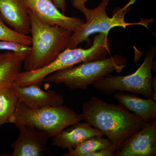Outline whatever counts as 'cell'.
<instances>
[{"label": "cell", "instance_id": "cell-6", "mask_svg": "<svg viewBox=\"0 0 156 156\" xmlns=\"http://www.w3.org/2000/svg\"><path fill=\"white\" fill-rule=\"evenodd\" d=\"M135 1L131 0L124 8L117 9L112 17L108 16L106 11L110 0H101L98 6L94 9H88L85 6L80 11L85 16L86 22L73 33L66 48H77L78 45L83 42H87L88 45L90 46L92 43L90 39L91 36L97 33L108 34L114 27H122L126 29L129 26L136 24L146 26L147 24L141 22L129 23L125 21V14L128 11L129 6Z\"/></svg>", "mask_w": 156, "mask_h": 156}, {"label": "cell", "instance_id": "cell-2", "mask_svg": "<svg viewBox=\"0 0 156 156\" xmlns=\"http://www.w3.org/2000/svg\"><path fill=\"white\" fill-rule=\"evenodd\" d=\"M31 50L23 62L26 71L35 70L50 64L67 48L73 32L59 26L41 22L30 9Z\"/></svg>", "mask_w": 156, "mask_h": 156}, {"label": "cell", "instance_id": "cell-17", "mask_svg": "<svg viewBox=\"0 0 156 156\" xmlns=\"http://www.w3.org/2000/svg\"><path fill=\"white\" fill-rule=\"evenodd\" d=\"M19 100L10 87L0 89V126L10 123Z\"/></svg>", "mask_w": 156, "mask_h": 156}, {"label": "cell", "instance_id": "cell-18", "mask_svg": "<svg viewBox=\"0 0 156 156\" xmlns=\"http://www.w3.org/2000/svg\"><path fill=\"white\" fill-rule=\"evenodd\" d=\"M0 41H13L31 45V37L28 35L19 33L9 28L0 17Z\"/></svg>", "mask_w": 156, "mask_h": 156}, {"label": "cell", "instance_id": "cell-20", "mask_svg": "<svg viewBox=\"0 0 156 156\" xmlns=\"http://www.w3.org/2000/svg\"><path fill=\"white\" fill-rule=\"evenodd\" d=\"M116 150L113 149H104L89 154L88 156H114Z\"/></svg>", "mask_w": 156, "mask_h": 156}, {"label": "cell", "instance_id": "cell-13", "mask_svg": "<svg viewBox=\"0 0 156 156\" xmlns=\"http://www.w3.org/2000/svg\"><path fill=\"white\" fill-rule=\"evenodd\" d=\"M71 126L52 137V145L70 149L76 147L84 140L92 136H104L101 131L87 122H79Z\"/></svg>", "mask_w": 156, "mask_h": 156}, {"label": "cell", "instance_id": "cell-16", "mask_svg": "<svg viewBox=\"0 0 156 156\" xmlns=\"http://www.w3.org/2000/svg\"><path fill=\"white\" fill-rule=\"evenodd\" d=\"M104 149L116 148L107 138L102 136H95L84 140L75 148L68 150L67 152L63 154L65 156H88L89 154Z\"/></svg>", "mask_w": 156, "mask_h": 156}, {"label": "cell", "instance_id": "cell-5", "mask_svg": "<svg viewBox=\"0 0 156 156\" xmlns=\"http://www.w3.org/2000/svg\"><path fill=\"white\" fill-rule=\"evenodd\" d=\"M83 120L82 114H79L66 105L30 108L19 101L10 123L37 128L52 137L67 127Z\"/></svg>", "mask_w": 156, "mask_h": 156}, {"label": "cell", "instance_id": "cell-10", "mask_svg": "<svg viewBox=\"0 0 156 156\" xmlns=\"http://www.w3.org/2000/svg\"><path fill=\"white\" fill-rule=\"evenodd\" d=\"M117 156H156V121L148 123L124 143Z\"/></svg>", "mask_w": 156, "mask_h": 156}, {"label": "cell", "instance_id": "cell-11", "mask_svg": "<svg viewBox=\"0 0 156 156\" xmlns=\"http://www.w3.org/2000/svg\"><path fill=\"white\" fill-rule=\"evenodd\" d=\"M10 88L17 95L19 102L29 107L58 106L64 102L62 95L54 91L43 90L40 84L18 86L14 83Z\"/></svg>", "mask_w": 156, "mask_h": 156}, {"label": "cell", "instance_id": "cell-7", "mask_svg": "<svg viewBox=\"0 0 156 156\" xmlns=\"http://www.w3.org/2000/svg\"><path fill=\"white\" fill-rule=\"evenodd\" d=\"M156 54L155 47L148 51L142 64L133 73L125 76L108 74L93 84L97 90L107 95L116 92H128L140 94L156 101V95L152 87V71L154 67V58Z\"/></svg>", "mask_w": 156, "mask_h": 156}, {"label": "cell", "instance_id": "cell-19", "mask_svg": "<svg viewBox=\"0 0 156 156\" xmlns=\"http://www.w3.org/2000/svg\"><path fill=\"white\" fill-rule=\"evenodd\" d=\"M31 50V46L13 41H0V50L22 53L27 56Z\"/></svg>", "mask_w": 156, "mask_h": 156}, {"label": "cell", "instance_id": "cell-8", "mask_svg": "<svg viewBox=\"0 0 156 156\" xmlns=\"http://www.w3.org/2000/svg\"><path fill=\"white\" fill-rule=\"evenodd\" d=\"M18 128V138L13 143L12 156H50L52 154L48 146L50 136L44 131L21 124H15Z\"/></svg>", "mask_w": 156, "mask_h": 156}, {"label": "cell", "instance_id": "cell-14", "mask_svg": "<svg viewBox=\"0 0 156 156\" xmlns=\"http://www.w3.org/2000/svg\"><path fill=\"white\" fill-rule=\"evenodd\" d=\"M115 99L129 111L139 117L146 123L156 121V101L152 98H141L134 94L116 92Z\"/></svg>", "mask_w": 156, "mask_h": 156}, {"label": "cell", "instance_id": "cell-21", "mask_svg": "<svg viewBox=\"0 0 156 156\" xmlns=\"http://www.w3.org/2000/svg\"><path fill=\"white\" fill-rule=\"evenodd\" d=\"M57 8L63 14H65L66 9V0H52Z\"/></svg>", "mask_w": 156, "mask_h": 156}, {"label": "cell", "instance_id": "cell-23", "mask_svg": "<svg viewBox=\"0 0 156 156\" xmlns=\"http://www.w3.org/2000/svg\"><path fill=\"white\" fill-rule=\"evenodd\" d=\"M152 87L154 93L156 95V77H153L152 83Z\"/></svg>", "mask_w": 156, "mask_h": 156}, {"label": "cell", "instance_id": "cell-4", "mask_svg": "<svg viewBox=\"0 0 156 156\" xmlns=\"http://www.w3.org/2000/svg\"><path fill=\"white\" fill-rule=\"evenodd\" d=\"M127 62L126 57L117 54L58 71L46 77L44 82L63 84L71 89H87L112 72L121 73Z\"/></svg>", "mask_w": 156, "mask_h": 156}, {"label": "cell", "instance_id": "cell-22", "mask_svg": "<svg viewBox=\"0 0 156 156\" xmlns=\"http://www.w3.org/2000/svg\"><path fill=\"white\" fill-rule=\"evenodd\" d=\"M89 1V0H71L73 7L80 11L86 6L85 4Z\"/></svg>", "mask_w": 156, "mask_h": 156}, {"label": "cell", "instance_id": "cell-1", "mask_svg": "<svg viewBox=\"0 0 156 156\" xmlns=\"http://www.w3.org/2000/svg\"><path fill=\"white\" fill-rule=\"evenodd\" d=\"M82 109L84 120L101 131L117 151L148 123L119 104L108 103L95 96L83 103Z\"/></svg>", "mask_w": 156, "mask_h": 156}, {"label": "cell", "instance_id": "cell-15", "mask_svg": "<svg viewBox=\"0 0 156 156\" xmlns=\"http://www.w3.org/2000/svg\"><path fill=\"white\" fill-rule=\"evenodd\" d=\"M26 56L8 52L0 53V89L10 87L21 72Z\"/></svg>", "mask_w": 156, "mask_h": 156}, {"label": "cell", "instance_id": "cell-12", "mask_svg": "<svg viewBox=\"0 0 156 156\" xmlns=\"http://www.w3.org/2000/svg\"><path fill=\"white\" fill-rule=\"evenodd\" d=\"M0 17L17 32L30 34L29 9L24 0H0Z\"/></svg>", "mask_w": 156, "mask_h": 156}, {"label": "cell", "instance_id": "cell-9", "mask_svg": "<svg viewBox=\"0 0 156 156\" xmlns=\"http://www.w3.org/2000/svg\"><path fill=\"white\" fill-rule=\"evenodd\" d=\"M28 9L41 22L57 25L74 32L85 22L83 19L63 14L52 0H24Z\"/></svg>", "mask_w": 156, "mask_h": 156}, {"label": "cell", "instance_id": "cell-3", "mask_svg": "<svg viewBox=\"0 0 156 156\" xmlns=\"http://www.w3.org/2000/svg\"><path fill=\"white\" fill-rule=\"evenodd\" d=\"M108 34H98L93 38L91 47L88 49L66 48L55 60L44 67L30 71L21 72L15 81L17 86L30 84L41 85L46 77L60 70L66 69L83 62L106 58L110 54L111 42Z\"/></svg>", "mask_w": 156, "mask_h": 156}]
</instances>
